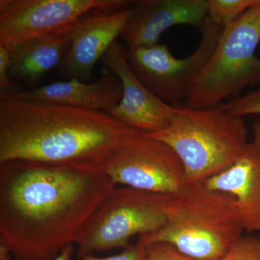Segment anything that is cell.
Here are the masks:
<instances>
[{
	"label": "cell",
	"mask_w": 260,
	"mask_h": 260,
	"mask_svg": "<svg viewBox=\"0 0 260 260\" xmlns=\"http://www.w3.org/2000/svg\"><path fill=\"white\" fill-rule=\"evenodd\" d=\"M114 186L98 169L0 164V242L15 260H49L75 244Z\"/></svg>",
	"instance_id": "cell-1"
},
{
	"label": "cell",
	"mask_w": 260,
	"mask_h": 260,
	"mask_svg": "<svg viewBox=\"0 0 260 260\" xmlns=\"http://www.w3.org/2000/svg\"><path fill=\"white\" fill-rule=\"evenodd\" d=\"M142 133L105 112L0 93V164L20 160L99 169Z\"/></svg>",
	"instance_id": "cell-2"
},
{
	"label": "cell",
	"mask_w": 260,
	"mask_h": 260,
	"mask_svg": "<svg viewBox=\"0 0 260 260\" xmlns=\"http://www.w3.org/2000/svg\"><path fill=\"white\" fill-rule=\"evenodd\" d=\"M166 223L138 242L172 244L198 260H218L243 237V229L229 195L211 191L203 182L185 184L174 194H164Z\"/></svg>",
	"instance_id": "cell-3"
},
{
	"label": "cell",
	"mask_w": 260,
	"mask_h": 260,
	"mask_svg": "<svg viewBox=\"0 0 260 260\" xmlns=\"http://www.w3.org/2000/svg\"><path fill=\"white\" fill-rule=\"evenodd\" d=\"M174 107L166 129L147 134L177 153L184 166L185 184L203 182L223 172L249 143L243 117L220 106L203 109L183 104Z\"/></svg>",
	"instance_id": "cell-4"
},
{
	"label": "cell",
	"mask_w": 260,
	"mask_h": 260,
	"mask_svg": "<svg viewBox=\"0 0 260 260\" xmlns=\"http://www.w3.org/2000/svg\"><path fill=\"white\" fill-rule=\"evenodd\" d=\"M260 0L223 29L216 49L191 85L186 107H216L246 87L260 84Z\"/></svg>",
	"instance_id": "cell-5"
},
{
	"label": "cell",
	"mask_w": 260,
	"mask_h": 260,
	"mask_svg": "<svg viewBox=\"0 0 260 260\" xmlns=\"http://www.w3.org/2000/svg\"><path fill=\"white\" fill-rule=\"evenodd\" d=\"M164 194L114 186L80 233L79 259L95 251L126 248L136 235L158 232L166 223Z\"/></svg>",
	"instance_id": "cell-6"
},
{
	"label": "cell",
	"mask_w": 260,
	"mask_h": 260,
	"mask_svg": "<svg viewBox=\"0 0 260 260\" xmlns=\"http://www.w3.org/2000/svg\"><path fill=\"white\" fill-rule=\"evenodd\" d=\"M201 40L196 50L185 59H177L169 48L158 44L127 49L130 68L145 87L171 105L186 101L195 80L216 49L223 28L207 18L200 28Z\"/></svg>",
	"instance_id": "cell-7"
},
{
	"label": "cell",
	"mask_w": 260,
	"mask_h": 260,
	"mask_svg": "<svg viewBox=\"0 0 260 260\" xmlns=\"http://www.w3.org/2000/svg\"><path fill=\"white\" fill-rule=\"evenodd\" d=\"M99 170L113 185L158 194H174L185 185L184 169L172 148L146 133L116 150Z\"/></svg>",
	"instance_id": "cell-8"
},
{
	"label": "cell",
	"mask_w": 260,
	"mask_h": 260,
	"mask_svg": "<svg viewBox=\"0 0 260 260\" xmlns=\"http://www.w3.org/2000/svg\"><path fill=\"white\" fill-rule=\"evenodd\" d=\"M126 0H1L0 45L11 48L73 25L96 9L128 8Z\"/></svg>",
	"instance_id": "cell-9"
},
{
	"label": "cell",
	"mask_w": 260,
	"mask_h": 260,
	"mask_svg": "<svg viewBox=\"0 0 260 260\" xmlns=\"http://www.w3.org/2000/svg\"><path fill=\"white\" fill-rule=\"evenodd\" d=\"M101 61L115 73L122 83L120 102L107 114L130 127L153 133L169 126L175 112L174 106L155 96L145 86L130 68L127 50L119 42H114Z\"/></svg>",
	"instance_id": "cell-10"
},
{
	"label": "cell",
	"mask_w": 260,
	"mask_h": 260,
	"mask_svg": "<svg viewBox=\"0 0 260 260\" xmlns=\"http://www.w3.org/2000/svg\"><path fill=\"white\" fill-rule=\"evenodd\" d=\"M129 13L130 6L96 9L78 19L73 27L71 45L59 66L61 73L70 79L88 80L94 65L122 34Z\"/></svg>",
	"instance_id": "cell-11"
},
{
	"label": "cell",
	"mask_w": 260,
	"mask_h": 260,
	"mask_svg": "<svg viewBox=\"0 0 260 260\" xmlns=\"http://www.w3.org/2000/svg\"><path fill=\"white\" fill-rule=\"evenodd\" d=\"M208 18L207 0L133 1L121 37L129 50L150 47L168 29L179 25L200 28Z\"/></svg>",
	"instance_id": "cell-12"
},
{
	"label": "cell",
	"mask_w": 260,
	"mask_h": 260,
	"mask_svg": "<svg viewBox=\"0 0 260 260\" xmlns=\"http://www.w3.org/2000/svg\"><path fill=\"white\" fill-rule=\"evenodd\" d=\"M229 195L244 232L260 231V149L251 142L232 166L203 181Z\"/></svg>",
	"instance_id": "cell-13"
},
{
	"label": "cell",
	"mask_w": 260,
	"mask_h": 260,
	"mask_svg": "<svg viewBox=\"0 0 260 260\" xmlns=\"http://www.w3.org/2000/svg\"><path fill=\"white\" fill-rule=\"evenodd\" d=\"M123 88L120 78L110 70L102 72L97 81L85 83L76 79L56 82L17 93L9 94L19 100L60 104L107 113L120 102Z\"/></svg>",
	"instance_id": "cell-14"
},
{
	"label": "cell",
	"mask_w": 260,
	"mask_h": 260,
	"mask_svg": "<svg viewBox=\"0 0 260 260\" xmlns=\"http://www.w3.org/2000/svg\"><path fill=\"white\" fill-rule=\"evenodd\" d=\"M74 25L29 39L11 48V78L35 83L59 66L71 45Z\"/></svg>",
	"instance_id": "cell-15"
},
{
	"label": "cell",
	"mask_w": 260,
	"mask_h": 260,
	"mask_svg": "<svg viewBox=\"0 0 260 260\" xmlns=\"http://www.w3.org/2000/svg\"><path fill=\"white\" fill-rule=\"evenodd\" d=\"M259 2V0H207L208 18L223 29Z\"/></svg>",
	"instance_id": "cell-16"
},
{
	"label": "cell",
	"mask_w": 260,
	"mask_h": 260,
	"mask_svg": "<svg viewBox=\"0 0 260 260\" xmlns=\"http://www.w3.org/2000/svg\"><path fill=\"white\" fill-rule=\"evenodd\" d=\"M218 260H260V238L243 236Z\"/></svg>",
	"instance_id": "cell-17"
},
{
	"label": "cell",
	"mask_w": 260,
	"mask_h": 260,
	"mask_svg": "<svg viewBox=\"0 0 260 260\" xmlns=\"http://www.w3.org/2000/svg\"><path fill=\"white\" fill-rule=\"evenodd\" d=\"M219 106L224 110L241 117L260 114V88Z\"/></svg>",
	"instance_id": "cell-18"
},
{
	"label": "cell",
	"mask_w": 260,
	"mask_h": 260,
	"mask_svg": "<svg viewBox=\"0 0 260 260\" xmlns=\"http://www.w3.org/2000/svg\"><path fill=\"white\" fill-rule=\"evenodd\" d=\"M11 50L0 45V91L3 93H17L20 91L10 75Z\"/></svg>",
	"instance_id": "cell-19"
},
{
	"label": "cell",
	"mask_w": 260,
	"mask_h": 260,
	"mask_svg": "<svg viewBox=\"0 0 260 260\" xmlns=\"http://www.w3.org/2000/svg\"><path fill=\"white\" fill-rule=\"evenodd\" d=\"M146 260H198L180 252L172 244L165 242L153 243L147 245Z\"/></svg>",
	"instance_id": "cell-20"
},
{
	"label": "cell",
	"mask_w": 260,
	"mask_h": 260,
	"mask_svg": "<svg viewBox=\"0 0 260 260\" xmlns=\"http://www.w3.org/2000/svg\"><path fill=\"white\" fill-rule=\"evenodd\" d=\"M148 256V248L147 246L137 242L135 244H129L123 249V251L116 255L108 256V257H95L91 254L86 255L81 260H146Z\"/></svg>",
	"instance_id": "cell-21"
},
{
	"label": "cell",
	"mask_w": 260,
	"mask_h": 260,
	"mask_svg": "<svg viewBox=\"0 0 260 260\" xmlns=\"http://www.w3.org/2000/svg\"><path fill=\"white\" fill-rule=\"evenodd\" d=\"M73 252H74V246L73 244H70L66 246L56 257L49 260H71Z\"/></svg>",
	"instance_id": "cell-22"
},
{
	"label": "cell",
	"mask_w": 260,
	"mask_h": 260,
	"mask_svg": "<svg viewBox=\"0 0 260 260\" xmlns=\"http://www.w3.org/2000/svg\"><path fill=\"white\" fill-rule=\"evenodd\" d=\"M12 253L4 243L0 242V260H15L11 256Z\"/></svg>",
	"instance_id": "cell-23"
},
{
	"label": "cell",
	"mask_w": 260,
	"mask_h": 260,
	"mask_svg": "<svg viewBox=\"0 0 260 260\" xmlns=\"http://www.w3.org/2000/svg\"><path fill=\"white\" fill-rule=\"evenodd\" d=\"M253 133H254V143L260 149V120L254 121L252 124Z\"/></svg>",
	"instance_id": "cell-24"
}]
</instances>
